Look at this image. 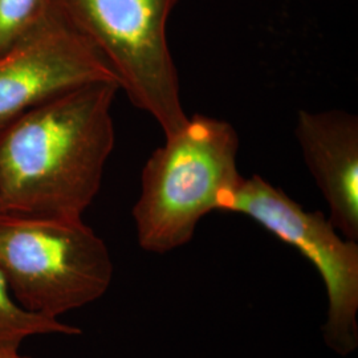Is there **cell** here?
<instances>
[{"instance_id": "6da1fadb", "label": "cell", "mask_w": 358, "mask_h": 358, "mask_svg": "<svg viewBox=\"0 0 358 358\" xmlns=\"http://www.w3.org/2000/svg\"><path fill=\"white\" fill-rule=\"evenodd\" d=\"M118 92L109 81L83 85L0 129L3 211L83 219L115 148L112 106Z\"/></svg>"}, {"instance_id": "7a4b0ae2", "label": "cell", "mask_w": 358, "mask_h": 358, "mask_svg": "<svg viewBox=\"0 0 358 358\" xmlns=\"http://www.w3.org/2000/svg\"><path fill=\"white\" fill-rule=\"evenodd\" d=\"M238 152L235 128L210 115L189 117L185 128L165 137L142 169L131 211L143 251L162 255L192 241L199 222L242 179Z\"/></svg>"}, {"instance_id": "3957f363", "label": "cell", "mask_w": 358, "mask_h": 358, "mask_svg": "<svg viewBox=\"0 0 358 358\" xmlns=\"http://www.w3.org/2000/svg\"><path fill=\"white\" fill-rule=\"evenodd\" d=\"M0 271L22 307L59 319L101 299L115 268L108 245L83 219L0 211Z\"/></svg>"}, {"instance_id": "277c9868", "label": "cell", "mask_w": 358, "mask_h": 358, "mask_svg": "<svg viewBox=\"0 0 358 358\" xmlns=\"http://www.w3.org/2000/svg\"><path fill=\"white\" fill-rule=\"evenodd\" d=\"M66 22L103 55L129 101L165 137L189 121L167 22L179 0H55Z\"/></svg>"}, {"instance_id": "5b68a950", "label": "cell", "mask_w": 358, "mask_h": 358, "mask_svg": "<svg viewBox=\"0 0 358 358\" xmlns=\"http://www.w3.org/2000/svg\"><path fill=\"white\" fill-rule=\"evenodd\" d=\"M217 211L252 219L315 266L325 285L328 309L322 337L336 355L358 348V243L344 238L319 211H308L260 176L239 180Z\"/></svg>"}, {"instance_id": "8992f818", "label": "cell", "mask_w": 358, "mask_h": 358, "mask_svg": "<svg viewBox=\"0 0 358 358\" xmlns=\"http://www.w3.org/2000/svg\"><path fill=\"white\" fill-rule=\"evenodd\" d=\"M103 81L118 84L103 55L56 8L0 55V129L68 90Z\"/></svg>"}, {"instance_id": "52a82bcc", "label": "cell", "mask_w": 358, "mask_h": 358, "mask_svg": "<svg viewBox=\"0 0 358 358\" xmlns=\"http://www.w3.org/2000/svg\"><path fill=\"white\" fill-rule=\"evenodd\" d=\"M294 136L328 208L329 222L358 243V118L345 110L297 113Z\"/></svg>"}, {"instance_id": "ba28073f", "label": "cell", "mask_w": 358, "mask_h": 358, "mask_svg": "<svg viewBox=\"0 0 358 358\" xmlns=\"http://www.w3.org/2000/svg\"><path fill=\"white\" fill-rule=\"evenodd\" d=\"M47 334L78 336L81 331L59 319L44 317L22 307L0 271V349L20 348L27 338Z\"/></svg>"}, {"instance_id": "9c48e42d", "label": "cell", "mask_w": 358, "mask_h": 358, "mask_svg": "<svg viewBox=\"0 0 358 358\" xmlns=\"http://www.w3.org/2000/svg\"><path fill=\"white\" fill-rule=\"evenodd\" d=\"M56 8L55 0H0V55L31 35Z\"/></svg>"}, {"instance_id": "30bf717a", "label": "cell", "mask_w": 358, "mask_h": 358, "mask_svg": "<svg viewBox=\"0 0 358 358\" xmlns=\"http://www.w3.org/2000/svg\"><path fill=\"white\" fill-rule=\"evenodd\" d=\"M0 358H32L20 353V348H4L0 349Z\"/></svg>"}, {"instance_id": "8fae6325", "label": "cell", "mask_w": 358, "mask_h": 358, "mask_svg": "<svg viewBox=\"0 0 358 358\" xmlns=\"http://www.w3.org/2000/svg\"><path fill=\"white\" fill-rule=\"evenodd\" d=\"M0 211H3V210H1V206H0Z\"/></svg>"}]
</instances>
